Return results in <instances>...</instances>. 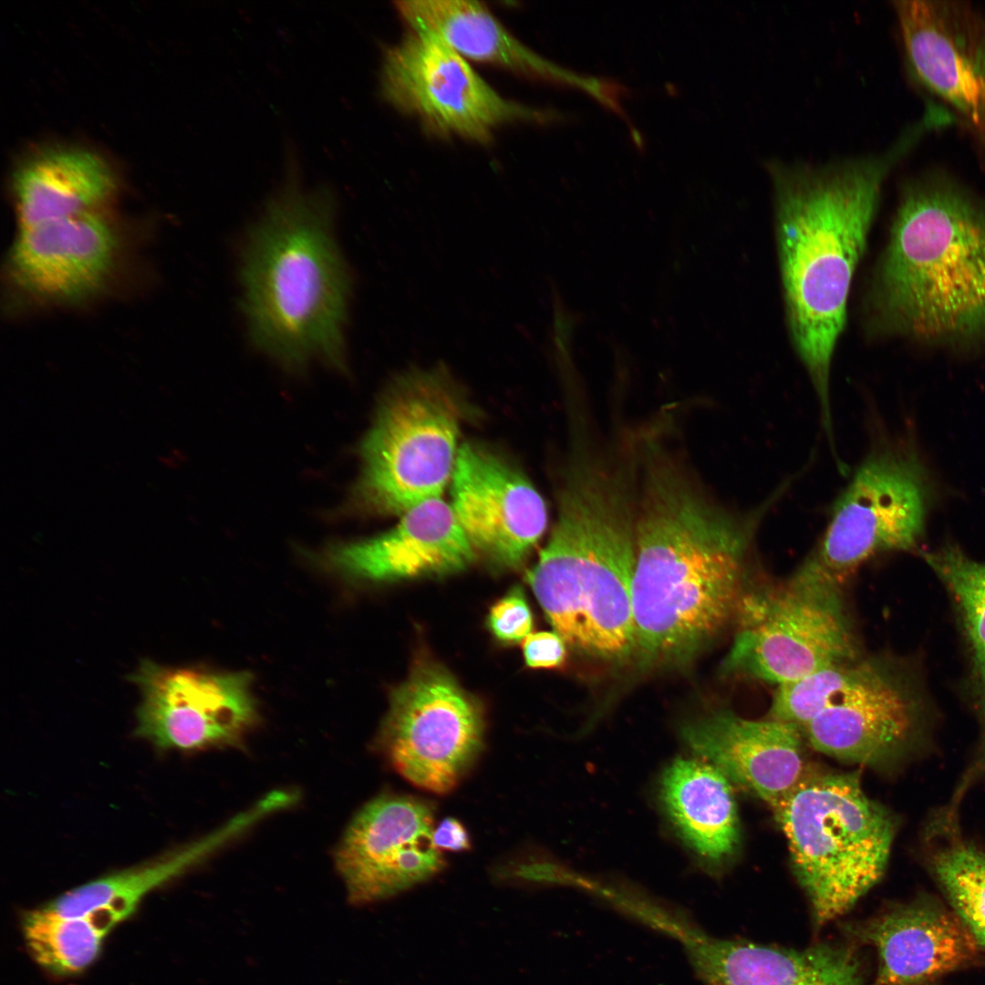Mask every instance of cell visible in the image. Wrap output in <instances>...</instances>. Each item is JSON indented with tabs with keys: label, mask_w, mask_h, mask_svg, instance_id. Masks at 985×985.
<instances>
[{
	"label": "cell",
	"mask_w": 985,
	"mask_h": 985,
	"mask_svg": "<svg viewBox=\"0 0 985 985\" xmlns=\"http://www.w3.org/2000/svg\"><path fill=\"white\" fill-rule=\"evenodd\" d=\"M653 452L636 504V654L646 664H682L733 618L761 512L725 509Z\"/></svg>",
	"instance_id": "1"
},
{
	"label": "cell",
	"mask_w": 985,
	"mask_h": 985,
	"mask_svg": "<svg viewBox=\"0 0 985 985\" xmlns=\"http://www.w3.org/2000/svg\"><path fill=\"white\" fill-rule=\"evenodd\" d=\"M924 135V127L914 123L880 154L767 164L788 331L824 422L832 420L834 353L884 182Z\"/></svg>",
	"instance_id": "2"
},
{
	"label": "cell",
	"mask_w": 985,
	"mask_h": 985,
	"mask_svg": "<svg viewBox=\"0 0 985 985\" xmlns=\"http://www.w3.org/2000/svg\"><path fill=\"white\" fill-rule=\"evenodd\" d=\"M869 287V328L948 345L985 337V201L941 170L907 181Z\"/></svg>",
	"instance_id": "3"
},
{
	"label": "cell",
	"mask_w": 985,
	"mask_h": 985,
	"mask_svg": "<svg viewBox=\"0 0 985 985\" xmlns=\"http://www.w3.org/2000/svg\"><path fill=\"white\" fill-rule=\"evenodd\" d=\"M293 177L243 248L248 332L285 368L299 371L317 359L344 371L352 276L334 233V200L327 190L302 189Z\"/></svg>",
	"instance_id": "4"
},
{
	"label": "cell",
	"mask_w": 985,
	"mask_h": 985,
	"mask_svg": "<svg viewBox=\"0 0 985 985\" xmlns=\"http://www.w3.org/2000/svg\"><path fill=\"white\" fill-rule=\"evenodd\" d=\"M621 472L577 458L558 517L527 581L566 644L597 659L636 654L632 607L636 504Z\"/></svg>",
	"instance_id": "5"
},
{
	"label": "cell",
	"mask_w": 985,
	"mask_h": 985,
	"mask_svg": "<svg viewBox=\"0 0 985 985\" xmlns=\"http://www.w3.org/2000/svg\"><path fill=\"white\" fill-rule=\"evenodd\" d=\"M772 809L816 928L845 914L882 877L897 823L866 796L858 775L807 773Z\"/></svg>",
	"instance_id": "6"
},
{
	"label": "cell",
	"mask_w": 985,
	"mask_h": 985,
	"mask_svg": "<svg viewBox=\"0 0 985 985\" xmlns=\"http://www.w3.org/2000/svg\"><path fill=\"white\" fill-rule=\"evenodd\" d=\"M442 366L396 377L363 440L362 473L347 503L358 513H399L441 494L459 449L461 408Z\"/></svg>",
	"instance_id": "7"
},
{
	"label": "cell",
	"mask_w": 985,
	"mask_h": 985,
	"mask_svg": "<svg viewBox=\"0 0 985 985\" xmlns=\"http://www.w3.org/2000/svg\"><path fill=\"white\" fill-rule=\"evenodd\" d=\"M841 584L808 557L788 578L744 589L722 674L780 686L860 658Z\"/></svg>",
	"instance_id": "8"
},
{
	"label": "cell",
	"mask_w": 985,
	"mask_h": 985,
	"mask_svg": "<svg viewBox=\"0 0 985 985\" xmlns=\"http://www.w3.org/2000/svg\"><path fill=\"white\" fill-rule=\"evenodd\" d=\"M910 686L890 664L860 657L777 686L770 717L796 725L814 750L878 765L905 752L919 730Z\"/></svg>",
	"instance_id": "9"
},
{
	"label": "cell",
	"mask_w": 985,
	"mask_h": 985,
	"mask_svg": "<svg viewBox=\"0 0 985 985\" xmlns=\"http://www.w3.org/2000/svg\"><path fill=\"white\" fill-rule=\"evenodd\" d=\"M929 498L927 470L911 442L874 445L835 502L809 557L842 583L876 555L911 550Z\"/></svg>",
	"instance_id": "10"
},
{
	"label": "cell",
	"mask_w": 985,
	"mask_h": 985,
	"mask_svg": "<svg viewBox=\"0 0 985 985\" xmlns=\"http://www.w3.org/2000/svg\"><path fill=\"white\" fill-rule=\"evenodd\" d=\"M482 710L442 667L417 664L391 693L377 745L413 785L438 794L454 789L482 752Z\"/></svg>",
	"instance_id": "11"
},
{
	"label": "cell",
	"mask_w": 985,
	"mask_h": 985,
	"mask_svg": "<svg viewBox=\"0 0 985 985\" xmlns=\"http://www.w3.org/2000/svg\"><path fill=\"white\" fill-rule=\"evenodd\" d=\"M383 96L430 129L486 142L494 129L546 115L498 94L436 35L410 30L384 57Z\"/></svg>",
	"instance_id": "12"
},
{
	"label": "cell",
	"mask_w": 985,
	"mask_h": 985,
	"mask_svg": "<svg viewBox=\"0 0 985 985\" xmlns=\"http://www.w3.org/2000/svg\"><path fill=\"white\" fill-rule=\"evenodd\" d=\"M893 8L912 78L985 150V11L937 0L895 1Z\"/></svg>",
	"instance_id": "13"
},
{
	"label": "cell",
	"mask_w": 985,
	"mask_h": 985,
	"mask_svg": "<svg viewBox=\"0 0 985 985\" xmlns=\"http://www.w3.org/2000/svg\"><path fill=\"white\" fill-rule=\"evenodd\" d=\"M433 832L434 809L423 799L385 794L367 804L336 852L349 900L381 901L439 874L445 859Z\"/></svg>",
	"instance_id": "14"
},
{
	"label": "cell",
	"mask_w": 985,
	"mask_h": 985,
	"mask_svg": "<svg viewBox=\"0 0 985 985\" xmlns=\"http://www.w3.org/2000/svg\"><path fill=\"white\" fill-rule=\"evenodd\" d=\"M131 679L143 697L136 732L158 747L238 744L256 721L247 673L171 669L144 660Z\"/></svg>",
	"instance_id": "15"
},
{
	"label": "cell",
	"mask_w": 985,
	"mask_h": 985,
	"mask_svg": "<svg viewBox=\"0 0 985 985\" xmlns=\"http://www.w3.org/2000/svg\"><path fill=\"white\" fill-rule=\"evenodd\" d=\"M451 507L473 547L495 563L519 565L544 534L545 503L517 469L481 446L459 448Z\"/></svg>",
	"instance_id": "16"
},
{
	"label": "cell",
	"mask_w": 985,
	"mask_h": 985,
	"mask_svg": "<svg viewBox=\"0 0 985 985\" xmlns=\"http://www.w3.org/2000/svg\"><path fill=\"white\" fill-rule=\"evenodd\" d=\"M664 932L683 944L705 985H864V966L854 945L783 948L714 937L675 918Z\"/></svg>",
	"instance_id": "17"
},
{
	"label": "cell",
	"mask_w": 985,
	"mask_h": 985,
	"mask_svg": "<svg viewBox=\"0 0 985 985\" xmlns=\"http://www.w3.org/2000/svg\"><path fill=\"white\" fill-rule=\"evenodd\" d=\"M686 743L729 781L772 807L807 774L799 728L773 718L751 720L730 710L682 729Z\"/></svg>",
	"instance_id": "18"
},
{
	"label": "cell",
	"mask_w": 985,
	"mask_h": 985,
	"mask_svg": "<svg viewBox=\"0 0 985 985\" xmlns=\"http://www.w3.org/2000/svg\"><path fill=\"white\" fill-rule=\"evenodd\" d=\"M117 247L113 228L90 212L21 228L9 270L17 286L35 297L74 302L100 288Z\"/></svg>",
	"instance_id": "19"
},
{
	"label": "cell",
	"mask_w": 985,
	"mask_h": 985,
	"mask_svg": "<svg viewBox=\"0 0 985 985\" xmlns=\"http://www.w3.org/2000/svg\"><path fill=\"white\" fill-rule=\"evenodd\" d=\"M876 953L874 985H921L969 964L979 944L952 910L918 899L848 927Z\"/></svg>",
	"instance_id": "20"
},
{
	"label": "cell",
	"mask_w": 985,
	"mask_h": 985,
	"mask_svg": "<svg viewBox=\"0 0 985 985\" xmlns=\"http://www.w3.org/2000/svg\"><path fill=\"white\" fill-rule=\"evenodd\" d=\"M474 550L451 505L441 497L403 513L391 530L337 545L327 561L342 574L371 581L441 575L464 569Z\"/></svg>",
	"instance_id": "21"
},
{
	"label": "cell",
	"mask_w": 985,
	"mask_h": 985,
	"mask_svg": "<svg viewBox=\"0 0 985 985\" xmlns=\"http://www.w3.org/2000/svg\"><path fill=\"white\" fill-rule=\"evenodd\" d=\"M395 5L411 30L436 35L465 59L534 79L587 87L588 79L577 78L526 47L480 2L409 0Z\"/></svg>",
	"instance_id": "22"
},
{
	"label": "cell",
	"mask_w": 985,
	"mask_h": 985,
	"mask_svg": "<svg viewBox=\"0 0 985 985\" xmlns=\"http://www.w3.org/2000/svg\"><path fill=\"white\" fill-rule=\"evenodd\" d=\"M115 188L109 163L80 148L37 153L21 164L13 181L21 228L95 212Z\"/></svg>",
	"instance_id": "23"
},
{
	"label": "cell",
	"mask_w": 985,
	"mask_h": 985,
	"mask_svg": "<svg viewBox=\"0 0 985 985\" xmlns=\"http://www.w3.org/2000/svg\"><path fill=\"white\" fill-rule=\"evenodd\" d=\"M661 797L672 823L700 856L721 861L735 849L738 817L728 778L708 762L678 759L665 771Z\"/></svg>",
	"instance_id": "24"
},
{
	"label": "cell",
	"mask_w": 985,
	"mask_h": 985,
	"mask_svg": "<svg viewBox=\"0 0 985 985\" xmlns=\"http://www.w3.org/2000/svg\"><path fill=\"white\" fill-rule=\"evenodd\" d=\"M924 557L951 596L970 659V697L979 723V740L955 787L959 794L967 795L985 778V564L970 559L950 544L925 553Z\"/></svg>",
	"instance_id": "25"
},
{
	"label": "cell",
	"mask_w": 985,
	"mask_h": 985,
	"mask_svg": "<svg viewBox=\"0 0 985 985\" xmlns=\"http://www.w3.org/2000/svg\"><path fill=\"white\" fill-rule=\"evenodd\" d=\"M249 820L242 816L231 825L198 842L170 852L143 866L122 870L75 887L44 907L65 918H80L109 910L121 921L130 916L150 891L179 876L220 845Z\"/></svg>",
	"instance_id": "26"
},
{
	"label": "cell",
	"mask_w": 985,
	"mask_h": 985,
	"mask_svg": "<svg viewBox=\"0 0 985 985\" xmlns=\"http://www.w3.org/2000/svg\"><path fill=\"white\" fill-rule=\"evenodd\" d=\"M119 922L109 910L65 918L42 907L24 915L22 928L36 963L54 975L70 976L97 959L105 937Z\"/></svg>",
	"instance_id": "27"
},
{
	"label": "cell",
	"mask_w": 985,
	"mask_h": 985,
	"mask_svg": "<svg viewBox=\"0 0 985 985\" xmlns=\"http://www.w3.org/2000/svg\"><path fill=\"white\" fill-rule=\"evenodd\" d=\"M932 868L952 910L985 949V851L954 841L934 855Z\"/></svg>",
	"instance_id": "28"
},
{
	"label": "cell",
	"mask_w": 985,
	"mask_h": 985,
	"mask_svg": "<svg viewBox=\"0 0 985 985\" xmlns=\"http://www.w3.org/2000/svg\"><path fill=\"white\" fill-rule=\"evenodd\" d=\"M488 627L503 643L524 641L533 628V616L521 587H513L490 608Z\"/></svg>",
	"instance_id": "29"
},
{
	"label": "cell",
	"mask_w": 985,
	"mask_h": 985,
	"mask_svg": "<svg viewBox=\"0 0 985 985\" xmlns=\"http://www.w3.org/2000/svg\"><path fill=\"white\" fill-rule=\"evenodd\" d=\"M525 663L532 669H553L561 666L565 658V642L555 631L530 634L523 641Z\"/></svg>",
	"instance_id": "30"
},
{
	"label": "cell",
	"mask_w": 985,
	"mask_h": 985,
	"mask_svg": "<svg viewBox=\"0 0 985 985\" xmlns=\"http://www.w3.org/2000/svg\"><path fill=\"white\" fill-rule=\"evenodd\" d=\"M433 843L439 850L464 851L470 848V836L462 824L455 818H445L434 828Z\"/></svg>",
	"instance_id": "31"
},
{
	"label": "cell",
	"mask_w": 985,
	"mask_h": 985,
	"mask_svg": "<svg viewBox=\"0 0 985 985\" xmlns=\"http://www.w3.org/2000/svg\"><path fill=\"white\" fill-rule=\"evenodd\" d=\"M921 985H933V983H927V984H921Z\"/></svg>",
	"instance_id": "32"
}]
</instances>
